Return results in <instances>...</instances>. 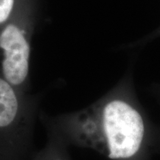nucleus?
Here are the masks:
<instances>
[{
    "mask_svg": "<svg viewBox=\"0 0 160 160\" xmlns=\"http://www.w3.org/2000/svg\"><path fill=\"white\" fill-rule=\"evenodd\" d=\"M39 119L47 134L57 137L68 148L93 150L111 160H133L145 139L141 113L121 98L56 116L40 112Z\"/></svg>",
    "mask_w": 160,
    "mask_h": 160,
    "instance_id": "f257e3e1",
    "label": "nucleus"
},
{
    "mask_svg": "<svg viewBox=\"0 0 160 160\" xmlns=\"http://www.w3.org/2000/svg\"><path fill=\"white\" fill-rule=\"evenodd\" d=\"M36 100L19 97L13 85L0 78V133L5 148L24 147L33 139L39 115Z\"/></svg>",
    "mask_w": 160,
    "mask_h": 160,
    "instance_id": "f03ea898",
    "label": "nucleus"
},
{
    "mask_svg": "<svg viewBox=\"0 0 160 160\" xmlns=\"http://www.w3.org/2000/svg\"><path fill=\"white\" fill-rule=\"evenodd\" d=\"M4 51L2 72L5 79L14 87L26 82L29 70V45L17 26L9 25L0 35Z\"/></svg>",
    "mask_w": 160,
    "mask_h": 160,
    "instance_id": "7ed1b4c3",
    "label": "nucleus"
},
{
    "mask_svg": "<svg viewBox=\"0 0 160 160\" xmlns=\"http://www.w3.org/2000/svg\"><path fill=\"white\" fill-rule=\"evenodd\" d=\"M47 142L40 151H36L30 160H72L69 148L57 137L47 134Z\"/></svg>",
    "mask_w": 160,
    "mask_h": 160,
    "instance_id": "20e7f679",
    "label": "nucleus"
},
{
    "mask_svg": "<svg viewBox=\"0 0 160 160\" xmlns=\"http://www.w3.org/2000/svg\"><path fill=\"white\" fill-rule=\"evenodd\" d=\"M13 6V0H0V23L8 19Z\"/></svg>",
    "mask_w": 160,
    "mask_h": 160,
    "instance_id": "39448f33",
    "label": "nucleus"
}]
</instances>
